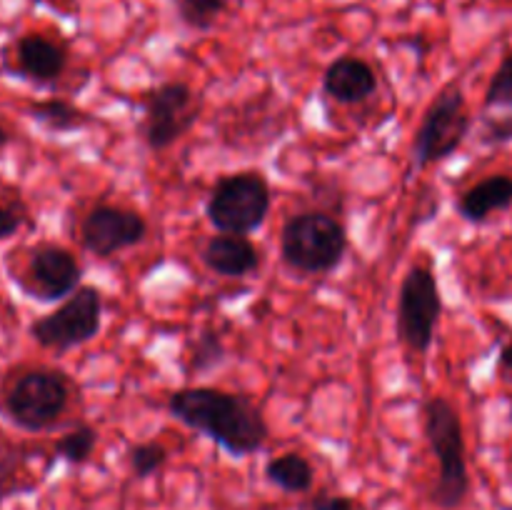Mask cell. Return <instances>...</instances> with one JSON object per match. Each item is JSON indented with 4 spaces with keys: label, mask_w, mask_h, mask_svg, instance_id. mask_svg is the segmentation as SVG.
<instances>
[{
    "label": "cell",
    "mask_w": 512,
    "mask_h": 510,
    "mask_svg": "<svg viewBox=\"0 0 512 510\" xmlns=\"http://www.w3.org/2000/svg\"><path fill=\"white\" fill-rule=\"evenodd\" d=\"M168 413L233 458L258 453L268 440L263 413L248 398L228 390L180 388L168 398Z\"/></svg>",
    "instance_id": "1"
},
{
    "label": "cell",
    "mask_w": 512,
    "mask_h": 510,
    "mask_svg": "<svg viewBox=\"0 0 512 510\" xmlns=\"http://www.w3.org/2000/svg\"><path fill=\"white\" fill-rule=\"evenodd\" d=\"M423 430L438 460V478L430 490V500L443 510L460 508L470 493V473L463 420L455 405L440 395L425 400Z\"/></svg>",
    "instance_id": "2"
},
{
    "label": "cell",
    "mask_w": 512,
    "mask_h": 510,
    "mask_svg": "<svg viewBox=\"0 0 512 510\" xmlns=\"http://www.w3.org/2000/svg\"><path fill=\"white\" fill-rule=\"evenodd\" d=\"M70 380L65 373L50 368H33L20 373L5 388L0 410L15 428L25 433L50 430L70 405Z\"/></svg>",
    "instance_id": "3"
},
{
    "label": "cell",
    "mask_w": 512,
    "mask_h": 510,
    "mask_svg": "<svg viewBox=\"0 0 512 510\" xmlns=\"http://www.w3.org/2000/svg\"><path fill=\"white\" fill-rule=\"evenodd\" d=\"M348 250V233L333 215L308 210L293 215L280 235V255L293 270L323 275L338 268Z\"/></svg>",
    "instance_id": "4"
},
{
    "label": "cell",
    "mask_w": 512,
    "mask_h": 510,
    "mask_svg": "<svg viewBox=\"0 0 512 510\" xmlns=\"http://www.w3.org/2000/svg\"><path fill=\"white\" fill-rule=\"evenodd\" d=\"M268 213L270 185L258 170L220 178L205 203V215L218 233L248 235L265 223Z\"/></svg>",
    "instance_id": "5"
},
{
    "label": "cell",
    "mask_w": 512,
    "mask_h": 510,
    "mask_svg": "<svg viewBox=\"0 0 512 510\" xmlns=\"http://www.w3.org/2000/svg\"><path fill=\"white\" fill-rule=\"evenodd\" d=\"M103 328V295L93 285H80L53 313L33 320L30 338L45 350L68 353L78 345L90 343Z\"/></svg>",
    "instance_id": "6"
},
{
    "label": "cell",
    "mask_w": 512,
    "mask_h": 510,
    "mask_svg": "<svg viewBox=\"0 0 512 510\" xmlns=\"http://www.w3.org/2000/svg\"><path fill=\"white\" fill-rule=\"evenodd\" d=\"M203 100L190 85L163 83L143 95V118H140V138L150 150H165L178 143L200 120Z\"/></svg>",
    "instance_id": "7"
},
{
    "label": "cell",
    "mask_w": 512,
    "mask_h": 510,
    "mask_svg": "<svg viewBox=\"0 0 512 510\" xmlns=\"http://www.w3.org/2000/svg\"><path fill=\"white\" fill-rule=\"evenodd\" d=\"M468 133L470 115L468 108H465V95L458 85H450L430 103L428 113H425L423 123L415 133V165L425 168V165L448 160L463 145Z\"/></svg>",
    "instance_id": "8"
},
{
    "label": "cell",
    "mask_w": 512,
    "mask_h": 510,
    "mask_svg": "<svg viewBox=\"0 0 512 510\" xmlns=\"http://www.w3.org/2000/svg\"><path fill=\"white\" fill-rule=\"evenodd\" d=\"M440 313H443V295L433 270L425 265H413L400 283L398 320H395L400 340L408 348L425 353L435 340Z\"/></svg>",
    "instance_id": "9"
},
{
    "label": "cell",
    "mask_w": 512,
    "mask_h": 510,
    "mask_svg": "<svg viewBox=\"0 0 512 510\" xmlns=\"http://www.w3.org/2000/svg\"><path fill=\"white\" fill-rule=\"evenodd\" d=\"M80 280H83V268L70 250L50 243L30 250L23 280V290L30 298L40 303L65 300L80 288Z\"/></svg>",
    "instance_id": "10"
},
{
    "label": "cell",
    "mask_w": 512,
    "mask_h": 510,
    "mask_svg": "<svg viewBox=\"0 0 512 510\" xmlns=\"http://www.w3.org/2000/svg\"><path fill=\"white\" fill-rule=\"evenodd\" d=\"M148 235V223L140 213L118 205H98L85 215L80 225V243L95 258H110V255L128 250L143 243Z\"/></svg>",
    "instance_id": "11"
},
{
    "label": "cell",
    "mask_w": 512,
    "mask_h": 510,
    "mask_svg": "<svg viewBox=\"0 0 512 510\" xmlns=\"http://www.w3.org/2000/svg\"><path fill=\"white\" fill-rule=\"evenodd\" d=\"M15 60H18V73L23 78L38 85H50L65 73L68 53L55 40L38 33H28L15 45Z\"/></svg>",
    "instance_id": "12"
},
{
    "label": "cell",
    "mask_w": 512,
    "mask_h": 510,
    "mask_svg": "<svg viewBox=\"0 0 512 510\" xmlns=\"http://www.w3.org/2000/svg\"><path fill=\"white\" fill-rule=\"evenodd\" d=\"M203 263L223 278H245L258 270L260 250L245 235L218 233L205 243Z\"/></svg>",
    "instance_id": "13"
},
{
    "label": "cell",
    "mask_w": 512,
    "mask_h": 510,
    "mask_svg": "<svg viewBox=\"0 0 512 510\" xmlns=\"http://www.w3.org/2000/svg\"><path fill=\"white\" fill-rule=\"evenodd\" d=\"M378 88L375 70L365 60L345 55V58L333 60L323 75V90L333 100L345 105L363 103Z\"/></svg>",
    "instance_id": "14"
},
{
    "label": "cell",
    "mask_w": 512,
    "mask_h": 510,
    "mask_svg": "<svg viewBox=\"0 0 512 510\" xmlns=\"http://www.w3.org/2000/svg\"><path fill=\"white\" fill-rule=\"evenodd\" d=\"M512 205L510 175H490L473 188L465 190L458 200V213L470 223H485L493 213L508 210Z\"/></svg>",
    "instance_id": "15"
},
{
    "label": "cell",
    "mask_w": 512,
    "mask_h": 510,
    "mask_svg": "<svg viewBox=\"0 0 512 510\" xmlns=\"http://www.w3.org/2000/svg\"><path fill=\"white\" fill-rule=\"evenodd\" d=\"M28 115L48 133H75V130H83L95 123L93 115L60 98L35 100L28 105Z\"/></svg>",
    "instance_id": "16"
},
{
    "label": "cell",
    "mask_w": 512,
    "mask_h": 510,
    "mask_svg": "<svg viewBox=\"0 0 512 510\" xmlns=\"http://www.w3.org/2000/svg\"><path fill=\"white\" fill-rule=\"evenodd\" d=\"M265 478L285 493H308L313 488L315 470L300 453H283L265 465Z\"/></svg>",
    "instance_id": "17"
},
{
    "label": "cell",
    "mask_w": 512,
    "mask_h": 510,
    "mask_svg": "<svg viewBox=\"0 0 512 510\" xmlns=\"http://www.w3.org/2000/svg\"><path fill=\"white\" fill-rule=\"evenodd\" d=\"M95 445H98V430L93 425H75L55 440V455L70 465H83L90 460Z\"/></svg>",
    "instance_id": "18"
},
{
    "label": "cell",
    "mask_w": 512,
    "mask_h": 510,
    "mask_svg": "<svg viewBox=\"0 0 512 510\" xmlns=\"http://www.w3.org/2000/svg\"><path fill=\"white\" fill-rule=\"evenodd\" d=\"M230 0H178V18L190 30H210L228 10Z\"/></svg>",
    "instance_id": "19"
},
{
    "label": "cell",
    "mask_w": 512,
    "mask_h": 510,
    "mask_svg": "<svg viewBox=\"0 0 512 510\" xmlns=\"http://www.w3.org/2000/svg\"><path fill=\"white\" fill-rule=\"evenodd\" d=\"M168 463V450L160 443H138L130 445L128 465L135 478H150Z\"/></svg>",
    "instance_id": "20"
},
{
    "label": "cell",
    "mask_w": 512,
    "mask_h": 510,
    "mask_svg": "<svg viewBox=\"0 0 512 510\" xmlns=\"http://www.w3.org/2000/svg\"><path fill=\"white\" fill-rule=\"evenodd\" d=\"M225 360V343L220 338V333L215 330H203L195 340L193 348V370L198 373H210L213 368H218Z\"/></svg>",
    "instance_id": "21"
},
{
    "label": "cell",
    "mask_w": 512,
    "mask_h": 510,
    "mask_svg": "<svg viewBox=\"0 0 512 510\" xmlns=\"http://www.w3.org/2000/svg\"><path fill=\"white\" fill-rule=\"evenodd\" d=\"M485 105L488 108H512V55L500 63V68L490 78Z\"/></svg>",
    "instance_id": "22"
},
{
    "label": "cell",
    "mask_w": 512,
    "mask_h": 510,
    "mask_svg": "<svg viewBox=\"0 0 512 510\" xmlns=\"http://www.w3.org/2000/svg\"><path fill=\"white\" fill-rule=\"evenodd\" d=\"M28 220V210L23 203L0 205V240H8L18 233Z\"/></svg>",
    "instance_id": "23"
},
{
    "label": "cell",
    "mask_w": 512,
    "mask_h": 510,
    "mask_svg": "<svg viewBox=\"0 0 512 510\" xmlns=\"http://www.w3.org/2000/svg\"><path fill=\"white\" fill-rule=\"evenodd\" d=\"M310 510H358V508H355L353 500L345 498V495L323 493L310 503Z\"/></svg>",
    "instance_id": "24"
},
{
    "label": "cell",
    "mask_w": 512,
    "mask_h": 510,
    "mask_svg": "<svg viewBox=\"0 0 512 510\" xmlns=\"http://www.w3.org/2000/svg\"><path fill=\"white\" fill-rule=\"evenodd\" d=\"M498 360H500V368H503V370H512V343L503 345V348H500Z\"/></svg>",
    "instance_id": "25"
},
{
    "label": "cell",
    "mask_w": 512,
    "mask_h": 510,
    "mask_svg": "<svg viewBox=\"0 0 512 510\" xmlns=\"http://www.w3.org/2000/svg\"><path fill=\"white\" fill-rule=\"evenodd\" d=\"M8 143H10V133L3 128V125H0V150H3Z\"/></svg>",
    "instance_id": "26"
}]
</instances>
